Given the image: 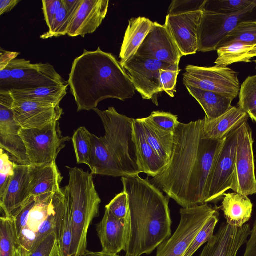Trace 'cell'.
<instances>
[{
    "label": "cell",
    "instance_id": "1",
    "mask_svg": "<svg viewBox=\"0 0 256 256\" xmlns=\"http://www.w3.org/2000/svg\"><path fill=\"white\" fill-rule=\"evenodd\" d=\"M202 127L203 120L180 122L169 162L159 174L148 179L183 208L204 204L208 178L226 139L204 138Z\"/></svg>",
    "mask_w": 256,
    "mask_h": 256
},
{
    "label": "cell",
    "instance_id": "2",
    "mask_svg": "<svg viewBox=\"0 0 256 256\" xmlns=\"http://www.w3.org/2000/svg\"><path fill=\"white\" fill-rule=\"evenodd\" d=\"M121 180L129 204L124 251L126 256L150 254L172 236L170 198L139 175Z\"/></svg>",
    "mask_w": 256,
    "mask_h": 256
},
{
    "label": "cell",
    "instance_id": "3",
    "mask_svg": "<svg viewBox=\"0 0 256 256\" xmlns=\"http://www.w3.org/2000/svg\"><path fill=\"white\" fill-rule=\"evenodd\" d=\"M68 82L78 112L94 110L107 98L124 100L135 94L134 84L120 62L100 47L94 51L84 50L74 59Z\"/></svg>",
    "mask_w": 256,
    "mask_h": 256
},
{
    "label": "cell",
    "instance_id": "4",
    "mask_svg": "<svg viewBox=\"0 0 256 256\" xmlns=\"http://www.w3.org/2000/svg\"><path fill=\"white\" fill-rule=\"evenodd\" d=\"M68 168L69 182L66 187L72 204L71 254L72 256H83L88 250V228L93 220L99 216L101 200L91 173L77 167Z\"/></svg>",
    "mask_w": 256,
    "mask_h": 256
},
{
    "label": "cell",
    "instance_id": "5",
    "mask_svg": "<svg viewBox=\"0 0 256 256\" xmlns=\"http://www.w3.org/2000/svg\"><path fill=\"white\" fill-rule=\"evenodd\" d=\"M94 110L102 120L105 134L100 138L120 176L138 175L142 171L133 141L134 118L119 114L112 106Z\"/></svg>",
    "mask_w": 256,
    "mask_h": 256
},
{
    "label": "cell",
    "instance_id": "6",
    "mask_svg": "<svg viewBox=\"0 0 256 256\" xmlns=\"http://www.w3.org/2000/svg\"><path fill=\"white\" fill-rule=\"evenodd\" d=\"M217 210L208 204L181 208L178 226L174 234L157 248L156 256H184L199 232Z\"/></svg>",
    "mask_w": 256,
    "mask_h": 256
},
{
    "label": "cell",
    "instance_id": "7",
    "mask_svg": "<svg viewBox=\"0 0 256 256\" xmlns=\"http://www.w3.org/2000/svg\"><path fill=\"white\" fill-rule=\"evenodd\" d=\"M198 31V52L216 50L222 40L240 24L256 22V0L246 8L233 14H221L202 10Z\"/></svg>",
    "mask_w": 256,
    "mask_h": 256
},
{
    "label": "cell",
    "instance_id": "8",
    "mask_svg": "<svg viewBox=\"0 0 256 256\" xmlns=\"http://www.w3.org/2000/svg\"><path fill=\"white\" fill-rule=\"evenodd\" d=\"M20 135L26 146L31 166H40L56 161V158L71 138L64 136L59 122L38 129H24Z\"/></svg>",
    "mask_w": 256,
    "mask_h": 256
},
{
    "label": "cell",
    "instance_id": "9",
    "mask_svg": "<svg viewBox=\"0 0 256 256\" xmlns=\"http://www.w3.org/2000/svg\"><path fill=\"white\" fill-rule=\"evenodd\" d=\"M183 74L185 86L216 92L232 100L238 95V73L228 67H201L188 65Z\"/></svg>",
    "mask_w": 256,
    "mask_h": 256
},
{
    "label": "cell",
    "instance_id": "10",
    "mask_svg": "<svg viewBox=\"0 0 256 256\" xmlns=\"http://www.w3.org/2000/svg\"><path fill=\"white\" fill-rule=\"evenodd\" d=\"M238 128L226 137L215 160L206 184L204 204L219 202L223 198L226 192L231 190L234 174Z\"/></svg>",
    "mask_w": 256,
    "mask_h": 256
},
{
    "label": "cell",
    "instance_id": "11",
    "mask_svg": "<svg viewBox=\"0 0 256 256\" xmlns=\"http://www.w3.org/2000/svg\"><path fill=\"white\" fill-rule=\"evenodd\" d=\"M252 130L247 122L238 128L234 174L231 188L248 196L256 194V177Z\"/></svg>",
    "mask_w": 256,
    "mask_h": 256
},
{
    "label": "cell",
    "instance_id": "12",
    "mask_svg": "<svg viewBox=\"0 0 256 256\" xmlns=\"http://www.w3.org/2000/svg\"><path fill=\"white\" fill-rule=\"evenodd\" d=\"M14 99L10 90H0V147L21 165L30 166L24 142L20 135L22 128L16 121L12 110Z\"/></svg>",
    "mask_w": 256,
    "mask_h": 256
},
{
    "label": "cell",
    "instance_id": "13",
    "mask_svg": "<svg viewBox=\"0 0 256 256\" xmlns=\"http://www.w3.org/2000/svg\"><path fill=\"white\" fill-rule=\"evenodd\" d=\"M170 66L136 54L122 66L130 78L136 90L142 98L151 100L158 106V95L163 92L160 84V70Z\"/></svg>",
    "mask_w": 256,
    "mask_h": 256
},
{
    "label": "cell",
    "instance_id": "14",
    "mask_svg": "<svg viewBox=\"0 0 256 256\" xmlns=\"http://www.w3.org/2000/svg\"><path fill=\"white\" fill-rule=\"evenodd\" d=\"M8 66L12 70V90L68 85L48 63L33 64L28 60L15 58Z\"/></svg>",
    "mask_w": 256,
    "mask_h": 256
},
{
    "label": "cell",
    "instance_id": "15",
    "mask_svg": "<svg viewBox=\"0 0 256 256\" xmlns=\"http://www.w3.org/2000/svg\"><path fill=\"white\" fill-rule=\"evenodd\" d=\"M136 55L174 66H179L183 56L166 24L157 22H153Z\"/></svg>",
    "mask_w": 256,
    "mask_h": 256
},
{
    "label": "cell",
    "instance_id": "16",
    "mask_svg": "<svg viewBox=\"0 0 256 256\" xmlns=\"http://www.w3.org/2000/svg\"><path fill=\"white\" fill-rule=\"evenodd\" d=\"M202 16V10L168 14L165 24L182 56L196 54L198 50V31Z\"/></svg>",
    "mask_w": 256,
    "mask_h": 256
},
{
    "label": "cell",
    "instance_id": "17",
    "mask_svg": "<svg viewBox=\"0 0 256 256\" xmlns=\"http://www.w3.org/2000/svg\"><path fill=\"white\" fill-rule=\"evenodd\" d=\"M12 110L16 121L24 129L42 128L58 122L64 114L60 104L14 100Z\"/></svg>",
    "mask_w": 256,
    "mask_h": 256
},
{
    "label": "cell",
    "instance_id": "18",
    "mask_svg": "<svg viewBox=\"0 0 256 256\" xmlns=\"http://www.w3.org/2000/svg\"><path fill=\"white\" fill-rule=\"evenodd\" d=\"M250 231L249 224L236 228L223 222L198 256H237L246 243Z\"/></svg>",
    "mask_w": 256,
    "mask_h": 256
},
{
    "label": "cell",
    "instance_id": "19",
    "mask_svg": "<svg viewBox=\"0 0 256 256\" xmlns=\"http://www.w3.org/2000/svg\"><path fill=\"white\" fill-rule=\"evenodd\" d=\"M109 2L108 0H82L68 26V36L84 37L94 33L106 18Z\"/></svg>",
    "mask_w": 256,
    "mask_h": 256
},
{
    "label": "cell",
    "instance_id": "20",
    "mask_svg": "<svg viewBox=\"0 0 256 256\" xmlns=\"http://www.w3.org/2000/svg\"><path fill=\"white\" fill-rule=\"evenodd\" d=\"M30 166L16 164L15 167L7 190L0 199V208L6 216H12L30 196Z\"/></svg>",
    "mask_w": 256,
    "mask_h": 256
},
{
    "label": "cell",
    "instance_id": "21",
    "mask_svg": "<svg viewBox=\"0 0 256 256\" xmlns=\"http://www.w3.org/2000/svg\"><path fill=\"white\" fill-rule=\"evenodd\" d=\"M126 218L125 220H119L106 208L104 216L96 225V229L102 252L118 254L124 250L126 232Z\"/></svg>",
    "mask_w": 256,
    "mask_h": 256
},
{
    "label": "cell",
    "instance_id": "22",
    "mask_svg": "<svg viewBox=\"0 0 256 256\" xmlns=\"http://www.w3.org/2000/svg\"><path fill=\"white\" fill-rule=\"evenodd\" d=\"M132 127L138 164L142 172L154 178L162 172L167 163L156 154L148 142L138 118L134 119Z\"/></svg>",
    "mask_w": 256,
    "mask_h": 256
},
{
    "label": "cell",
    "instance_id": "23",
    "mask_svg": "<svg viewBox=\"0 0 256 256\" xmlns=\"http://www.w3.org/2000/svg\"><path fill=\"white\" fill-rule=\"evenodd\" d=\"M30 196L36 198L46 197L61 189L62 176L56 161L50 164L30 168Z\"/></svg>",
    "mask_w": 256,
    "mask_h": 256
},
{
    "label": "cell",
    "instance_id": "24",
    "mask_svg": "<svg viewBox=\"0 0 256 256\" xmlns=\"http://www.w3.org/2000/svg\"><path fill=\"white\" fill-rule=\"evenodd\" d=\"M248 114L238 107L232 108L221 116L214 119H203L202 134L204 138L215 140L226 138L232 130L248 122Z\"/></svg>",
    "mask_w": 256,
    "mask_h": 256
},
{
    "label": "cell",
    "instance_id": "25",
    "mask_svg": "<svg viewBox=\"0 0 256 256\" xmlns=\"http://www.w3.org/2000/svg\"><path fill=\"white\" fill-rule=\"evenodd\" d=\"M54 194L46 198H36V204L31 210L26 225L18 237V246L28 252L34 248L37 233L54 206Z\"/></svg>",
    "mask_w": 256,
    "mask_h": 256
},
{
    "label": "cell",
    "instance_id": "26",
    "mask_svg": "<svg viewBox=\"0 0 256 256\" xmlns=\"http://www.w3.org/2000/svg\"><path fill=\"white\" fill-rule=\"evenodd\" d=\"M219 208L223 212L227 224L240 228L251 218L253 204L248 196L234 192L224 194Z\"/></svg>",
    "mask_w": 256,
    "mask_h": 256
},
{
    "label": "cell",
    "instance_id": "27",
    "mask_svg": "<svg viewBox=\"0 0 256 256\" xmlns=\"http://www.w3.org/2000/svg\"><path fill=\"white\" fill-rule=\"evenodd\" d=\"M152 25L153 22L144 17L129 20L120 54L122 66L136 54Z\"/></svg>",
    "mask_w": 256,
    "mask_h": 256
},
{
    "label": "cell",
    "instance_id": "28",
    "mask_svg": "<svg viewBox=\"0 0 256 256\" xmlns=\"http://www.w3.org/2000/svg\"><path fill=\"white\" fill-rule=\"evenodd\" d=\"M190 94L200 104L208 119L217 118L225 114L232 106V99L216 92L185 86Z\"/></svg>",
    "mask_w": 256,
    "mask_h": 256
},
{
    "label": "cell",
    "instance_id": "29",
    "mask_svg": "<svg viewBox=\"0 0 256 256\" xmlns=\"http://www.w3.org/2000/svg\"><path fill=\"white\" fill-rule=\"evenodd\" d=\"M138 120L142 124L148 142L156 154L168 164L172 152L174 133L159 128L146 118Z\"/></svg>",
    "mask_w": 256,
    "mask_h": 256
},
{
    "label": "cell",
    "instance_id": "30",
    "mask_svg": "<svg viewBox=\"0 0 256 256\" xmlns=\"http://www.w3.org/2000/svg\"><path fill=\"white\" fill-rule=\"evenodd\" d=\"M68 86L14 89L10 91L14 100L46 102L57 105L60 104L66 95Z\"/></svg>",
    "mask_w": 256,
    "mask_h": 256
},
{
    "label": "cell",
    "instance_id": "31",
    "mask_svg": "<svg viewBox=\"0 0 256 256\" xmlns=\"http://www.w3.org/2000/svg\"><path fill=\"white\" fill-rule=\"evenodd\" d=\"M216 51L215 66L227 67L236 62H250V60L256 56V44L236 42L218 48Z\"/></svg>",
    "mask_w": 256,
    "mask_h": 256
},
{
    "label": "cell",
    "instance_id": "32",
    "mask_svg": "<svg viewBox=\"0 0 256 256\" xmlns=\"http://www.w3.org/2000/svg\"><path fill=\"white\" fill-rule=\"evenodd\" d=\"M62 190L64 194V204L58 238V256H72L71 248L72 239V200L66 186L63 188Z\"/></svg>",
    "mask_w": 256,
    "mask_h": 256
},
{
    "label": "cell",
    "instance_id": "33",
    "mask_svg": "<svg viewBox=\"0 0 256 256\" xmlns=\"http://www.w3.org/2000/svg\"><path fill=\"white\" fill-rule=\"evenodd\" d=\"M18 246L13 216H2L0 218V256H14Z\"/></svg>",
    "mask_w": 256,
    "mask_h": 256
},
{
    "label": "cell",
    "instance_id": "34",
    "mask_svg": "<svg viewBox=\"0 0 256 256\" xmlns=\"http://www.w3.org/2000/svg\"><path fill=\"white\" fill-rule=\"evenodd\" d=\"M91 134L86 127L80 126L75 130L72 138L78 164H86L89 167L92 154Z\"/></svg>",
    "mask_w": 256,
    "mask_h": 256
},
{
    "label": "cell",
    "instance_id": "35",
    "mask_svg": "<svg viewBox=\"0 0 256 256\" xmlns=\"http://www.w3.org/2000/svg\"><path fill=\"white\" fill-rule=\"evenodd\" d=\"M238 107L256 122V75L248 76L242 84Z\"/></svg>",
    "mask_w": 256,
    "mask_h": 256
},
{
    "label": "cell",
    "instance_id": "36",
    "mask_svg": "<svg viewBox=\"0 0 256 256\" xmlns=\"http://www.w3.org/2000/svg\"><path fill=\"white\" fill-rule=\"evenodd\" d=\"M236 42L256 44V22L240 24L222 40L217 48Z\"/></svg>",
    "mask_w": 256,
    "mask_h": 256
},
{
    "label": "cell",
    "instance_id": "37",
    "mask_svg": "<svg viewBox=\"0 0 256 256\" xmlns=\"http://www.w3.org/2000/svg\"><path fill=\"white\" fill-rule=\"evenodd\" d=\"M254 1V0H205L202 10L221 14H230L246 8Z\"/></svg>",
    "mask_w": 256,
    "mask_h": 256
},
{
    "label": "cell",
    "instance_id": "38",
    "mask_svg": "<svg viewBox=\"0 0 256 256\" xmlns=\"http://www.w3.org/2000/svg\"><path fill=\"white\" fill-rule=\"evenodd\" d=\"M219 220L220 214L217 210L199 232L184 256H192L200 246L207 243L212 238Z\"/></svg>",
    "mask_w": 256,
    "mask_h": 256
},
{
    "label": "cell",
    "instance_id": "39",
    "mask_svg": "<svg viewBox=\"0 0 256 256\" xmlns=\"http://www.w3.org/2000/svg\"><path fill=\"white\" fill-rule=\"evenodd\" d=\"M70 20L67 12L63 6L54 18L48 30L40 36L42 39L59 37L67 34Z\"/></svg>",
    "mask_w": 256,
    "mask_h": 256
},
{
    "label": "cell",
    "instance_id": "40",
    "mask_svg": "<svg viewBox=\"0 0 256 256\" xmlns=\"http://www.w3.org/2000/svg\"><path fill=\"white\" fill-rule=\"evenodd\" d=\"M58 236L53 232L45 236L33 249L28 256H58Z\"/></svg>",
    "mask_w": 256,
    "mask_h": 256
},
{
    "label": "cell",
    "instance_id": "41",
    "mask_svg": "<svg viewBox=\"0 0 256 256\" xmlns=\"http://www.w3.org/2000/svg\"><path fill=\"white\" fill-rule=\"evenodd\" d=\"M146 118L159 128L174 133L179 123L178 117L170 112L154 111Z\"/></svg>",
    "mask_w": 256,
    "mask_h": 256
},
{
    "label": "cell",
    "instance_id": "42",
    "mask_svg": "<svg viewBox=\"0 0 256 256\" xmlns=\"http://www.w3.org/2000/svg\"><path fill=\"white\" fill-rule=\"evenodd\" d=\"M180 72L179 66L172 65L160 70V84L163 92L172 98L176 92L177 78Z\"/></svg>",
    "mask_w": 256,
    "mask_h": 256
},
{
    "label": "cell",
    "instance_id": "43",
    "mask_svg": "<svg viewBox=\"0 0 256 256\" xmlns=\"http://www.w3.org/2000/svg\"><path fill=\"white\" fill-rule=\"evenodd\" d=\"M106 208L117 218L125 220L129 214V204L128 196L125 191L118 194L106 206Z\"/></svg>",
    "mask_w": 256,
    "mask_h": 256
},
{
    "label": "cell",
    "instance_id": "44",
    "mask_svg": "<svg viewBox=\"0 0 256 256\" xmlns=\"http://www.w3.org/2000/svg\"><path fill=\"white\" fill-rule=\"evenodd\" d=\"M36 200L35 197L30 196L27 201L20 206L12 215L14 218L18 238L25 227L30 213L35 206Z\"/></svg>",
    "mask_w": 256,
    "mask_h": 256
},
{
    "label": "cell",
    "instance_id": "45",
    "mask_svg": "<svg viewBox=\"0 0 256 256\" xmlns=\"http://www.w3.org/2000/svg\"><path fill=\"white\" fill-rule=\"evenodd\" d=\"M205 0H174L168 14H175L202 10Z\"/></svg>",
    "mask_w": 256,
    "mask_h": 256
},
{
    "label": "cell",
    "instance_id": "46",
    "mask_svg": "<svg viewBox=\"0 0 256 256\" xmlns=\"http://www.w3.org/2000/svg\"><path fill=\"white\" fill-rule=\"evenodd\" d=\"M42 3L44 19L48 28L54 18L62 6V0H44Z\"/></svg>",
    "mask_w": 256,
    "mask_h": 256
},
{
    "label": "cell",
    "instance_id": "47",
    "mask_svg": "<svg viewBox=\"0 0 256 256\" xmlns=\"http://www.w3.org/2000/svg\"><path fill=\"white\" fill-rule=\"evenodd\" d=\"M0 172L12 176L16 164L12 162L3 149L0 150Z\"/></svg>",
    "mask_w": 256,
    "mask_h": 256
},
{
    "label": "cell",
    "instance_id": "48",
    "mask_svg": "<svg viewBox=\"0 0 256 256\" xmlns=\"http://www.w3.org/2000/svg\"><path fill=\"white\" fill-rule=\"evenodd\" d=\"M12 70L8 66L0 70V90H12Z\"/></svg>",
    "mask_w": 256,
    "mask_h": 256
},
{
    "label": "cell",
    "instance_id": "49",
    "mask_svg": "<svg viewBox=\"0 0 256 256\" xmlns=\"http://www.w3.org/2000/svg\"><path fill=\"white\" fill-rule=\"evenodd\" d=\"M243 256H256V217Z\"/></svg>",
    "mask_w": 256,
    "mask_h": 256
},
{
    "label": "cell",
    "instance_id": "50",
    "mask_svg": "<svg viewBox=\"0 0 256 256\" xmlns=\"http://www.w3.org/2000/svg\"><path fill=\"white\" fill-rule=\"evenodd\" d=\"M82 2V0H62V6L69 17L70 23L76 14Z\"/></svg>",
    "mask_w": 256,
    "mask_h": 256
},
{
    "label": "cell",
    "instance_id": "51",
    "mask_svg": "<svg viewBox=\"0 0 256 256\" xmlns=\"http://www.w3.org/2000/svg\"><path fill=\"white\" fill-rule=\"evenodd\" d=\"M19 53L16 52H5L3 54H1L0 58V70L5 68L9 63L13 60L16 58Z\"/></svg>",
    "mask_w": 256,
    "mask_h": 256
},
{
    "label": "cell",
    "instance_id": "52",
    "mask_svg": "<svg viewBox=\"0 0 256 256\" xmlns=\"http://www.w3.org/2000/svg\"><path fill=\"white\" fill-rule=\"evenodd\" d=\"M20 2V0H0V16L12 10Z\"/></svg>",
    "mask_w": 256,
    "mask_h": 256
},
{
    "label": "cell",
    "instance_id": "53",
    "mask_svg": "<svg viewBox=\"0 0 256 256\" xmlns=\"http://www.w3.org/2000/svg\"><path fill=\"white\" fill-rule=\"evenodd\" d=\"M12 176L0 172V199L4 194Z\"/></svg>",
    "mask_w": 256,
    "mask_h": 256
},
{
    "label": "cell",
    "instance_id": "54",
    "mask_svg": "<svg viewBox=\"0 0 256 256\" xmlns=\"http://www.w3.org/2000/svg\"><path fill=\"white\" fill-rule=\"evenodd\" d=\"M83 256H120L118 254H110L102 251L94 252L87 250Z\"/></svg>",
    "mask_w": 256,
    "mask_h": 256
},
{
    "label": "cell",
    "instance_id": "55",
    "mask_svg": "<svg viewBox=\"0 0 256 256\" xmlns=\"http://www.w3.org/2000/svg\"><path fill=\"white\" fill-rule=\"evenodd\" d=\"M29 252L24 248L18 246L14 256H28Z\"/></svg>",
    "mask_w": 256,
    "mask_h": 256
},
{
    "label": "cell",
    "instance_id": "56",
    "mask_svg": "<svg viewBox=\"0 0 256 256\" xmlns=\"http://www.w3.org/2000/svg\"><path fill=\"white\" fill-rule=\"evenodd\" d=\"M254 62H255L256 63V60H255Z\"/></svg>",
    "mask_w": 256,
    "mask_h": 256
}]
</instances>
